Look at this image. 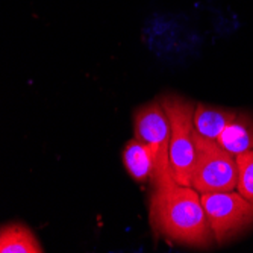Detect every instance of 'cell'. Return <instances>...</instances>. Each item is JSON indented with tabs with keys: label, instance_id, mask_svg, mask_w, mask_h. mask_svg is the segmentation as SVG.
<instances>
[{
	"label": "cell",
	"instance_id": "7",
	"mask_svg": "<svg viewBox=\"0 0 253 253\" xmlns=\"http://www.w3.org/2000/svg\"><path fill=\"white\" fill-rule=\"evenodd\" d=\"M215 141L234 156L253 150V117L249 114H238Z\"/></svg>",
	"mask_w": 253,
	"mask_h": 253
},
{
	"label": "cell",
	"instance_id": "1",
	"mask_svg": "<svg viewBox=\"0 0 253 253\" xmlns=\"http://www.w3.org/2000/svg\"><path fill=\"white\" fill-rule=\"evenodd\" d=\"M150 221L166 238L188 247H210L214 235L197 193L190 185L173 183L155 190L150 200Z\"/></svg>",
	"mask_w": 253,
	"mask_h": 253
},
{
	"label": "cell",
	"instance_id": "9",
	"mask_svg": "<svg viewBox=\"0 0 253 253\" xmlns=\"http://www.w3.org/2000/svg\"><path fill=\"white\" fill-rule=\"evenodd\" d=\"M35 234L25 224L11 223L0 227V253H41Z\"/></svg>",
	"mask_w": 253,
	"mask_h": 253
},
{
	"label": "cell",
	"instance_id": "8",
	"mask_svg": "<svg viewBox=\"0 0 253 253\" xmlns=\"http://www.w3.org/2000/svg\"><path fill=\"white\" fill-rule=\"evenodd\" d=\"M123 163L127 173L138 182L153 180L155 164L150 149L138 138L130 140L123 149Z\"/></svg>",
	"mask_w": 253,
	"mask_h": 253
},
{
	"label": "cell",
	"instance_id": "2",
	"mask_svg": "<svg viewBox=\"0 0 253 253\" xmlns=\"http://www.w3.org/2000/svg\"><path fill=\"white\" fill-rule=\"evenodd\" d=\"M135 138L141 140L152 152L155 190L176 183L170 164V123L161 100L138 108L133 114Z\"/></svg>",
	"mask_w": 253,
	"mask_h": 253
},
{
	"label": "cell",
	"instance_id": "4",
	"mask_svg": "<svg viewBox=\"0 0 253 253\" xmlns=\"http://www.w3.org/2000/svg\"><path fill=\"white\" fill-rule=\"evenodd\" d=\"M237 158L224 150L215 140L196 132V158L191 169L190 187L197 193L237 190Z\"/></svg>",
	"mask_w": 253,
	"mask_h": 253
},
{
	"label": "cell",
	"instance_id": "10",
	"mask_svg": "<svg viewBox=\"0 0 253 253\" xmlns=\"http://www.w3.org/2000/svg\"><path fill=\"white\" fill-rule=\"evenodd\" d=\"M235 158L238 166L237 191L253 203V150L241 153Z\"/></svg>",
	"mask_w": 253,
	"mask_h": 253
},
{
	"label": "cell",
	"instance_id": "5",
	"mask_svg": "<svg viewBox=\"0 0 253 253\" xmlns=\"http://www.w3.org/2000/svg\"><path fill=\"white\" fill-rule=\"evenodd\" d=\"M200 200L218 244L231 241L253 226V203L235 190L203 193Z\"/></svg>",
	"mask_w": 253,
	"mask_h": 253
},
{
	"label": "cell",
	"instance_id": "6",
	"mask_svg": "<svg viewBox=\"0 0 253 253\" xmlns=\"http://www.w3.org/2000/svg\"><path fill=\"white\" fill-rule=\"evenodd\" d=\"M237 116L238 112L231 108L199 103L197 106H194L193 123L199 135L210 138V140H217L218 135L224 130V127Z\"/></svg>",
	"mask_w": 253,
	"mask_h": 253
},
{
	"label": "cell",
	"instance_id": "3",
	"mask_svg": "<svg viewBox=\"0 0 253 253\" xmlns=\"http://www.w3.org/2000/svg\"><path fill=\"white\" fill-rule=\"evenodd\" d=\"M170 123V164L173 177L180 185H190L196 158L194 106L180 96L167 94L161 99Z\"/></svg>",
	"mask_w": 253,
	"mask_h": 253
}]
</instances>
